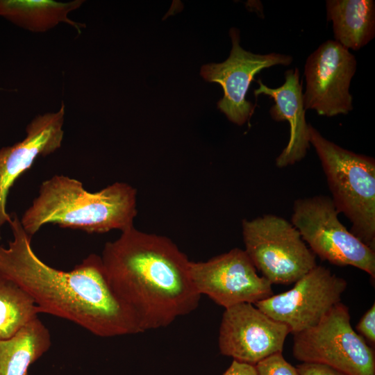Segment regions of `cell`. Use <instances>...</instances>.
<instances>
[{"label": "cell", "instance_id": "18", "mask_svg": "<svg viewBox=\"0 0 375 375\" xmlns=\"http://www.w3.org/2000/svg\"><path fill=\"white\" fill-rule=\"evenodd\" d=\"M41 312L26 291L0 274V340L12 337Z\"/></svg>", "mask_w": 375, "mask_h": 375}, {"label": "cell", "instance_id": "15", "mask_svg": "<svg viewBox=\"0 0 375 375\" xmlns=\"http://www.w3.org/2000/svg\"><path fill=\"white\" fill-rule=\"evenodd\" d=\"M326 8L335 41L344 48L358 50L374 38V0H328Z\"/></svg>", "mask_w": 375, "mask_h": 375}, {"label": "cell", "instance_id": "12", "mask_svg": "<svg viewBox=\"0 0 375 375\" xmlns=\"http://www.w3.org/2000/svg\"><path fill=\"white\" fill-rule=\"evenodd\" d=\"M289 328L244 303L225 308L219 326L220 353L233 360L255 365L263 358L283 352Z\"/></svg>", "mask_w": 375, "mask_h": 375}, {"label": "cell", "instance_id": "21", "mask_svg": "<svg viewBox=\"0 0 375 375\" xmlns=\"http://www.w3.org/2000/svg\"><path fill=\"white\" fill-rule=\"evenodd\" d=\"M300 375H346L327 365L301 362L297 366Z\"/></svg>", "mask_w": 375, "mask_h": 375}, {"label": "cell", "instance_id": "9", "mask_svg": "<svg viewBox=\"0 0 375 375\" xmlns=\"http://www.w3.org/2000/svg\"><path fill=\"white\" fill-rule=\"evenodd\" d=\"M347 286L346 280L321 265L315 266L288 291L254 304L271 318L285 324L294 334L315 326L337 303Z\"/></svg>", "mask_w": 375, "mask_h": 375}, {"label": "cell", "instance_id": "4", "mask_svg": "<svg viewBox=\"0 0 375 375\" xmlns=\"http://www.w3.org/2000/svg\"><path fill=\"white\" fill-rule=\"evenodd\" d=\"M308 131L337 210L351 222V232L375 250L374 159L337 145L311 124Z\"/></svg>", "mask_w": 375, "mask_h": 375}, {"label": "cell", "instance_id": "22", "mask_svg": "<svg viewBox=\"0 0 375 375\" xmlns=\"http://www.w3.org/2000/svg\"><path fill=\"white\" fill-rule=\"evenodd\" d=\"M223 375H257L255 366L233 360Z\"/></svg>", "mask_w": 375, "mask_h": 375}, {"label": "cell", "instance_id": "16", "mask_svg": "<svg viewBox=\"0 0 375 375\" xmlns=\"http://www.w3.org/2000/svg\"><path fill=\"white\" fill-rule=\"evenodd\" d=\"M85 1L58 2L52 0H0V17L31 32L42 33L63 22L78 33L85 24L76 22L68 14L78 9Z\"/></svg>", "mask_w": 375, "mask_h": 375}, {"label": "cell", "instance_id": "3", "mask_svg": "<svg viewBox=\"0 0 375 375\" xmlns=\"http://www.w3.org/2000/svg\"><path fill=\"white\" fill-rule=\"evenodd\" d=\"M137 213V190L126 183L115 182L91 192L80 181L55 175L42 183L38 196L20 222L31 237L49 223L88 233H104L134 226Z\"/></svg>", "mask_w": 375, "mask_h": 375}, {"label": "cell", "instance_id": "13", "mask_svg": "<svg viewBox=\"0 0 375 375\" xmlns=\"http://www.w3.org/2000/svg\"><path fill=\"white\" fill-rule=\"evenodd\" d=\"M65 106L60 109L35 117L26 128V137L9 147L0 148V233L10 223L6 211L7 198L15 181L28 169L38 156H46L58 150L64 136Z\"/></svg>", "mask_w": 375, "mask_h": 375}, {"label": "cell", "instance_id": "6", "mask_svg": "<svg viewBox=\"0 0 375 375\" xmlns=\"http://www.w3.org/2000/svg\"><path fill=\"white\" fill-rule=\"evenodd\" d=\"M242 228L245 252L272 284L295 283L317 266L315 255L285 219L265 215L243 219Z\"/></svg>", "mask_w": 375, "mask_h": 375}, {"label": "cell", "instance_id": "7", "mask_svg": "<svg viewBox=\"0 0 375 375\" xmlns=\"http://www.w3.org/2000/svg\"><path fill=\"white\" fill-rule=\"evenodd\" d=\"M332 199L319 195L297 199L292 224L313 253L338 266H353L375 278V250L340 222Z\"/></svg>", "mask_w": 375, "mask_h": 375}, {"label": "cell", "instance_id": "2", "mask_svg": "<svg viewBox=\"0 0 375 375\" xmlns=\"http://www.w3.org/2000/svg\"><path fill=\"white\" fill-rule=\"evenodd\" d=\"M101 258L107 279L144 332L167 327L193 312L201 295L188 256L169 238L134 226L107 242Z\"/></svg>", "mask_w": 375, "mask_h": 375}, {"label": "cell", "instance_id": "19", "mask_svg": "<svg viewBox=\"0 0 375 375\" xmlns=\"http://www.w3.org/2000/svg\"><path fill=\"white\" fill-rule=\"evenodd\" d=\"M254 366L257 375H300L297 367L288 362L282 352L273 353Z\"/></svg>", "mask_w": 375, "mask_h": 375}, {"label": "cell", "instance_id": "14", "mask_svg": "<svg viewBox=\"0 0 375 375\" xmlns=\"http://www.w3.org/2000/svg\"><path fill=\"white\" fill-rule=\"evenodd\" d=\"M259 87L254 90L256 96L265 94L272 98L275 103L269 114L276 122L287 121L290 126L288 144L276 159V165L283 168L301 160L310 148L308 124L306 120L302 84L297 68L285 73V83L277 88H271L258 80Z\"/></svg>", "mask_w": 375, "mask_h": 375}, {"label": "cell", "instance_id": "8", "mask_svg": "<svg viewBox=\"0 0 375 375\" xmlns=\"http://www.w3.org/2000/svg\"><path fill=\"white\" fill-rule=\"evenodd\" d=\"M193 285L224 308L256 304L274 294L272 283L260 276L244 250L235 248L206 261L190 263Z\"/></svg>", "mask_w": 375, "mask_h": 375}, {"label": "cell", "instance_id": "17", "mask_svg": "<svg viewBox=\"0 0 375 375\" xmlns=\"http://www.w3.org/2000/svg\"><path fill=\"white\" fill-rule=\"evenodd\" d=\"M48 328L37 317L12 337L0 340V375H28V367L49 349Z\"/></svg>", "mask_w": 375, "mask_h": 375}, {"label": "cell", "instance_id": "20", "mask_svg": "<svg viewBox=\"0 0 375 375\" xmlns=\"http://www.w3.org/2000/svg\"><path fill=\"white\" fill-rule=\"evenodd\" d=\"M356 332L373 349L375 346V305L374 303L360 318L356 326Z\"/></svg>", "mask_w": 375, "mask_h": 375}, {"label": "cell", "instance_id": "5", "mask_svg": "<svg viewBox=\"0 0 375 375\" xmlns=\"http://www.w3.org/2000/svg\"><path fill=\"white\" fill-rule=\"evenodd\" d=\"M293 335V356L301 362L346 375H375L374 349L353 328L349 308L341 301L315 326Z\"/></svg>", "mask_w": 375, "mask_h": 375}, {"label": "cell", "instance_id": "10", "mask_svg": "<svg viewBox=\"0 0 375 375\" xmlns=\"http://www.w3.org/2000/svg\"><path fill=\"white\" fill-rule=\"evenodd\" d=\"M356 66L355 56L338 42L322 43L306 61L305 109L326 117L348 114L353 109L349 88Z\"/></svg>", "mask_w": 375, "mask_h": 375}, {"label": "cell", "instance_id": "1", "mask_svg": "<svg viewBox=\"0 0 375 375\" xmlns=\"http://www.w3.org/2000/svg\"><path fill=\"white\" fill-rule=\"evenodd\" d=\"M13 240L0 246V274L21 286L42 313L69 322L101 338L143 333L133 311L111 288L100 256L90 254L70 271L55 269L35 253L16 214Z\"/></svg>", "mask_w": 375, "mask_h": 375}, {"label": "cell", "instance_id": "11", "mask_svg": "<svg viewBox=\"0 0 375 375\" xmlns=\"http://www.w3.org/2000/svg\"><path fill=\"white\" fill-rule=\"evenodd\" d=\"M229 35L232 41L229 57L221 63L203 65L201 75L207 81L221 85L224 96L217 107L231 122L241 126L249 120L254 111L255 106L246 99L254 76L265 68L290 65L293 58L279 53H253L241 47L237 28H231Z\"/></svg>", "mask_w": 375, "mask_h": 375}]
</instances>
